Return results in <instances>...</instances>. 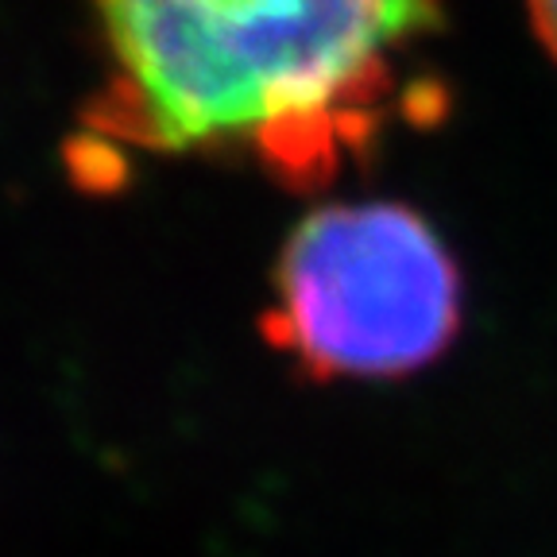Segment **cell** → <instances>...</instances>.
Returning <instances> with one entry per match:
<instances>
[{
  "instance_id": "cell-2",
  "label": "cell",
  "mask_w": 557,
  "mask_h": 557,
  "mask_svg": "<svg viewBox=\"0 0 557 557\" xmlns=\"http://www.w3.org/2000/svg\"><path fill=\"white\" fill-rule=\"evenodd\" d=\"M461 325V263L407 201L313 206L275 256L263 337L310 380H407Z\"/></svg>"
},
{
  "instance_id": "cell-3",
  "label": "cell",
  "mask_w": 557,
  "mask_h": 557,
  "mask_svg": "<svg viewBox=\"0 0 557 557\" xmlns=\"http://www.w3.org/2000/svg\"><path fill=\"white\" fill-rule=\"evenodd\" d=\"M522 4H527V20H531L534 39H539L542 51L557 66V0H522Z\"/></svg>"
},
{
  "instance_id": "cell-1",
  "label": "cell",
  "mask_w": 557,
  "mask_h": 557,
  "mask_svg": "<svg viewBox=\"0 0 557 557\" xmlns=\"http://www.w3.org/2000/svg\"><path fill=\"white\" fill-rule=\"evenodd\" d=\"M101 86L86 132L148 156L240 159L325 190L437 94L407 66L449 0H89Z\"/></svg>"
}]
</instances>
